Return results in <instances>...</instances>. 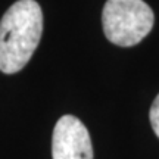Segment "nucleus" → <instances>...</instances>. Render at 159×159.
<instances>
[{
    "mask_svg": "<svg viewBox=\"0 0 159 159\" xmlns=\"http://www.w3.org/2000/svg\"><path fill=\"white\" fill-rule=\"evenodd\" d=\"M153 22V11L143 0H106L102 12L106 39L121 47L139 44L150 33Z\"/></svg>",
    "mask_w": 159,
    "mask_h": 159,
    "instance_id": "f03ea898",
    "label": "nucleus"
},
{
    "mask_svg": "<svg viewBox=\"0 0 159 159\" xmlns=\"http://www.w3.org/2000/svg\"><path fill=\"white\" fill-rule=\"evenodd\" d=\"M149 118H150V124H152L155 134L159 137V94L152 103V108H150V112H149Z\"/></svg>",
    "mask_w": 159,
    "mask_h": 159,
    "instance_id": "20e7f679",
    "label": "nucleus"
},
{
    "mask_svg": "<svg viewBox=\"0 0 159 159\" xmlns=\"http://www.w3.org/2000/svg\"><path fill=\"white\" fill-rule=\"evenodd\" d=\"M43 34V12L35 0H18L0 21V71L15 74L30 62Z\"/></svg>",
    "mask_w": 159,
    "mask_h": 159,
    "instance_id": "f257e3e1",
    "label": "nucleus"
},
{
    "mask_svg": "<svg viewBox=\"0 0 159 159\" xmlns=\"http://www.w3.org/2000/svg\"><path fill=\"white\" fill-rule=\"evenodd\" d=\"M53 159H93V144L85 125L74 115H63L52 136Z\"/></svg>",
    "mask_w": 159,
    "mask_h": 159,
    "instance_id": "7ed1b4c3",
    "label": "nucleus"
}]
</instances>
